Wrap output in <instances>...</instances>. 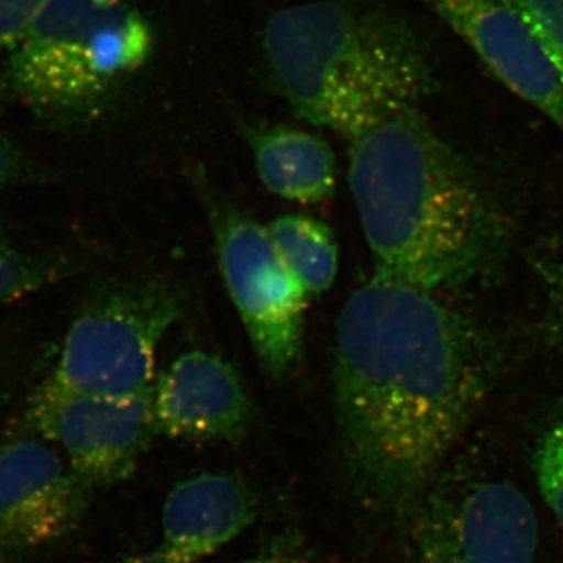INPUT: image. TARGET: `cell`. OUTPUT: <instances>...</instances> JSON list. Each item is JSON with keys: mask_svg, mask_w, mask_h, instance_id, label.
Masks as SVG:
<instances>
[{"mask_svg": "<svg viewBox=\"0 0 563 563\" xmlns=\"http://www.w3.org/2000/svg\"><path fill=\"white\" fill-rule=\"evenodd\" d=\"M496 355L439 292L374 273L336 321L333 395L352 496L393 517L415 509L488 398Z\"/></svg>", "mask_w": 563, "mask_h": 563, "instance_id": "6da1fadb", "label": "cell"}, {"mask_svg": "<svg viewBox=\"0 0 563 563\" xmlns=\"http://www.w3.org/2000/svg\"><path fill=\"white\" fill-rule=\"evenodd\" d=\"M422 103H406L346 140L350 188L376 273L439 292L490 268L504 225Z\"/></svg>", "mask_w": 563, "mask_h": 563, "instance_id": "7a4b0ae2", "label": "cell"}, {"mask_svg": "<svg viewBox=\"0 0 563 563\" xmlns=\"http://www.w3.org/2000/svg\"><path fill=\"white\" fill-rule=\"evenodd\" d=\"M269 81L296 117L347 140L406 103L424 102L435 74L424 40L388 11L302 3L266 22Z\"/></svg>", "mask_w": 563, "mask_h": 563, "instance_id": "3957f363", "label": "cell"}, {"mask_svg": "<svg viewBox=\"0 0 563 563\" xmlns=\"http://www.w3.org/2000/svg\"><path fill=\"white\" fill-rule=\"evenodd\" d=\"M152 49L151 24L132 7L52 0L7 58V76L22 106L43 120L80 124L102 113Z\"/></svg>", "mask_w": 563, "mask_h": 563, "instance_id": "277c9868", "label": "cell"}, {"mask_svg": "<svg viewBox=\"0 0 563 563\" xmlns=\"http://www.w3.org/2000/svg\"><path fill=\"white\" fill-rule=\"evenodd\" d=\"M180 314L176 292L152 280H121L92 292L70 322L43 384L87 395L151 388L155 357Z\"/></svg>", "mask_w": 563, "mask_h": 563, "instance_id": "5b68a950", "label": "cell"}, {"mask_svg": "<svg viewBox=\"0 0 563 563\" xmlns=\"http://www.w3.org/2000/svg\"><path fill=\"white\" fill-rule=\"evenodd\" d=\"M415 507L407 563H536V512L510 481L479 476L432 483Z\"/></svg>", "mask_w": 563, "mask_h": 563, "instance_id": "8992f818", "label": "cell"}, {"mask_svg": "<svg viewBox=\"0 0 563 563\" xmlns=\"http://www.w3.org/2000/svg\"><path fill=\"white\" fill-rule=\"evenodd\" d=\"M218 262L252 346L276 379L295 368L302 351L309 292L274 246L268 229L225 209L214 218Z\"/></svg>", "mask_w": 563, "mask_h": 563, "instance_id": "52a82bcc", "label": "cell"}, {"mask_svg": "<svg viewBox=\"0 0 563 563\" xmlns=\"http://www.w3.org/2000/svg\"><path fill=\"white\" fill-rule=\"evenodd\" d=\"M24 415L33 433L60 450L92 490L129 479L158 435L154 385L128 395H87L41 384Z\"/></svg>", "mask_w": 563, "mask_h": 563, "instance_id": "ba28073f", "label": "cell"}, {"mask_svg": "<svg viewBox=\"0 0 563 563\" xmlns=\"http://www.w3.org/2000/svg\"><path fill=\"white\" fill-rule=\"evenodd\" d=\"M36 433L0 448V563L24 561L76 531L92 488Z\"/></svg>", "mask_w": 563, "mask_h": 563, "instance_id": "9c48e42d", "label": "cell"}, {"mask_svg": "<svg viewBox=\"0 0 563 563\" xmlns=\"http://www.w3.org/2000/svg\"><path fill=\"white\" fill-rule=\"evenodd\" d=\"M493 76L563 132V77L523 21L501 0H421Z\"/></svg>", "mask_w": 563, "mask_h": 563, "instance_id": "30bf717a", "label": "cell"}, {"mask_svg": "<svg viewBox=\"0 0 563 563\" xmlns=\"http://www.w3.org/2000/svg\"><path fill=\"white\" fill-rule=\"evenodd\" d=\"M158 433L198 443L236 442L252 406L239 373L210 352L181 354L154 385Z\"/></svg>", "mask_w": 563, "mask_h": 563, "instance_id": "8fae6325", "label": "cell"}, {"mask_svg": "<svg viewBox=\"0 0 563 563\" xmlns=\"http://www.w3.org/2000/svg\"><path fill=\"white\" fill-rule=\"evenodd\" d=\"M255 517L257 498L242 476L198 474L166 496L161 548L177 563H198L242 536Z\"/></svg>", "mask_w": 563, "mask_h": 563, "instance_id": "7c38bea8", "label": "cell"}, {"mask_svg": "<svg viewBox=\"0 0 563 563\" xmlns=\"http://www.w3.org/2000/svg\"><path fill=\"white\" fill-rule=\"evenodd\" d=\"M262 184L287 201L320 203L333 196L335 155L320 136L287 125L247 128Z\"/></svg>", "mask_w": 563, "mask_h": 563, "instance_id": "4fadbf2b", "label": "cell"}, {"mask_svg": "<svg viewBox=\"0 0 563 563\" xmlns=\"http://www.w3.org/2000/svg\"><path fill=\"white\" fill-rule=\"evenodd\" d=\"M266 229L280 257L309 296L332 287L339 269V247L324 222L307 214H288Z\"/></svg>", "mask_w": 563, "mask_h": 563, "instance_id": "5bb4252c", "label": "cell"}, {"mask_svg": "<svg viewBox=\"0 0 563 563\" xmlns=\"http://www.w3.org/2000/svg\"><path fill=\"white\" fill-rule=\"evenodd\" d=\"M65 273L63 258L29 254L0 231V306L51 287Z\"/></svg>", "mask_w": 563, "mask_h": 563, "instance_id": "9a60e30c", "label": "cell"}, {"mask_svg": "<svg viewBox=\"0 0 563 563\" xmlns=\"http://www.w3.org/2000/svg\"><path fill=\"white\" fill-rule=\"evenodd\" d=\"M542 44L563 77V0H501Z\"/></svg>", "mask_w": 563, "mask_h": 563, "instance_id": "2e32d148", "label": "cell"}, {"mask_svg": "<svg viewBox=\"0 0 563 563\" xmlns=\"http://www.w3.org/2000/svg\"><path fill=\"white\" fill-rule=\"evenodd\" d=\"M536 474L544 503L563 531V418L554 422L540 440Z\"/></svg>", "mask_w": 563, "mask_h": 563, "instance_id": "e0dca14e", "label": "cell"}, {"mask_svg": "<svg viewBox=\"0 0 563 563\" xmlns=\"http://www.w3.org/2000/svg\"><path fill=\"white\" fill-rule=\"evenodd\" d=\"M531 265L542 282L563 335V236L551 235L539 240L531 251Z\"/></svg>", "mask_w": 563, "mask_h": 563, "instance_id": "ac0fdd59", "label": "cell"}, {"mask_svg": "<svg viewBox=\"0 0 563 563\" xmlns=\"http://www.w3.org/2000/svg\"><path fill=\"white\" fill-rule=\"evenodd\" d=\"M52 0H0V60H7L11 52L31 32Z\"/></svg>", "mask_w": 563, "mask_h": 563, "instance_id": "d6986e66", "label": "cell"}, {"mask_svg": "<svg viewBox=\"0 0 563 563\" xmlns=\"http://www.w3.org/2000/svg\"><path fill=\"white\" fill-rule=\"evenodd\" d=\"M31 174V165L25 161L20 147L0 131V195L27 180Z\"/></svg>", "mask_w": 563, "mask_h": 563, "instance_id": "ffe728a7", "label": "cell"}, {"mask_svg": "<svg viewBox=\"0 0 563 563\" xmlns=\"http://www.w3.org/2000/svg\"><path fill=\"white\" fill-rule=\"evenodd\" d=\"M243 563H309L298 551L287 547V544H274L268 550L261 551L254 558L247 559Z\"/></svg>", "mask_w": 563, "mask_h": 563, "instance_id": "44dd1931", "label": "cell"}, {"mask_svg": "<svg viewBox=\"0 0 563 563\" xmlns=\"http://www.w3.org/2000/svg\"><path fill=\"white\" fill-rule=\"evenodd\" d=\"M121 563H177L169 558L162 548L158 550L150 551V553H143L139 555H133V558L125 559Z\"/></svg>", "mask_w": 563, "mask_h": 563, "instance_id": "7402d4cb", "label": "cell"}, {"mask_svg": "<svg viewBox=\"0 0 563 563\" xmlns=\"http://www.w3.org/2000/svg\"><path fill=\"white\" fill-rule=\"evenodd\" d=\"M92 2L98 3L101 7H117L122 3V0H92Z\"/></svg>", "mask_w": 563, "mask_h": 563, "instance_id": "603a6c76", "label": "cell"}]
</instances>
